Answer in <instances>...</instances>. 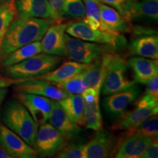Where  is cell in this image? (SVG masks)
Instances as JSON below:
<instances>
[{
  "label": "cell",
  "instance_id": "6da1fadb",
  "mask_svg": "<svg viewBox=\"0 0 158 158\" xmlns=\"http://www.w3.org/2000/svg\"><path fill=\"white\" fill-rule=\"evenodd\" d=\"M54 22L37 18L17 17L12 21L0 50V62L11 52L29 43L40 40Z\"/></svg>",
  "mask_w": 158,
  "mask_h": 158
},
{
  "label": "cell",
  "instance_id": "7a4b0ae2",
  "mask_svg": "<svg viewBox=\"0 0 158 158\" xmlns=\"http://www.w3.org/2000/svg\"><path fill=\"white\" fill-rule=\"evenodd\" d=\"M0 118L6 127L33 147L38 124L19 100L11 99L7 101L2 110Z\"/></svg>",
  "mask_w": 158,
  "mask_h": 158
},
{
  "label": "cell",
  "instance_id": "3957f363",
  "mask_svg": "<svg viewBox=\"0 0 158 158\" xmlns=\"http://www.w3.org/2000/svg\"><path fill=\"white\" fill-rule=\"evenodd\" d=\"M62 62V57L41 52L17 64L3 67V74L10 84L29 80L54 70Z\"/></svg>",
  "mask_w": 158,
  "mask_h": 158
},
{
  "label": "cell",
  "instance_id": "277c9868",
  "mask_svg": "<svg viewBox=\"0 0 158 158\" xmlns=\"http://www.w3.org/2000/svg\"><path fill=\"white\" fill-rule=\"evenodd\" d=\"M66 56L74 62L89 64L105 53L115 49L113 46L106 44L88 42L76 38L67 33L64 34Z\"/></svg>",
  "mask_w": 158,
  "mask_h": 158
},
{
  "label": "cell",
  "instance_id": "5b68a950",
  "mask_svg": "<svg viewBox=\"0 0 158 158\" xmlns=\"http://www.w3.org/2000/svg\"><path fill=\"white\" fill-rule=\"evenodd\" d=\"M127 68L128 62L125 59L114 53L105 74L100 92L104 95H109L135 84L134 80H130L127 76Z\"/></svg>",
  "mask_w": 158,
  "mask_h": 158
},
{
  "label": "cell",
  "instance_id": "8992f818",
  "mask_svg": "<svg viewBox=\"0 0 158 158\" xmlns=\"http://www.w3.org/2000/svg\"><path fill=\"white\" fill-rule=\"evenodd\" d=\"M67 143V138L46 122L38 126L33 148L38 156L48 157L56 155Z\"/></svg>",
  "mask_w": 158,
  "mask_h": 158
},
{
  "label": "cell",
  "instance_id": "52a82bcc",
  "mask_svg": "<svg viewBox=\"0 0 158 158\" xmlns=\"http://www.w3.org/2000/svg\"><path fill=\"white\" fill-rule=\"evenodd\" d=\"M65 32L70 36L88 42L106 44L116 48L126 43L124 37L122 35H113L100 29L92 28L84 21L70 23Z\"/></svg>",
  "mask_w": 158,
  "mask_h": 158
},
{
  "label": "cell",
  "instance_id": "ba28073f",
  "mask_svg": "<svg viewBox=\"0 0 158 158\" xmlns=\"http://www.w3.org/2000/svg\"><path fill=\"white\" fill-rule=\"evenodd\" d=\"M0 147L13 158H36L38 154L34 148L16 133L0 122Z\"/></svg>",
  "mask_w": 158,
  "mask_h": 158
},
{
  "label": "cell",
  "instance_id": "9c48e42d",
  "mask_svg": "<svg viewBox=\"0 0 158 158\" xmlns=\"http://www.w3.org/2000/svg\"><path fill=\"white\" fill-rule=\"evenodd\" d=\"M118 138L106 130L96 131L84 147V158H106L114 157Z\"/></svg>",
  "mask_w": 158,
  "mask_h": 158
},
{
  "label": "cell",
  "instance_id": "30bf717a",
  "mask_svg": "<svg viewBox=\"0 0 158 158\" xmlns=\"http://www.w3.org/2000/svg\"><path fill=\"white\" fill-rule=\"evenodd\" d=\"M13 85H14L15 92L37 94L46 97L55 101H59L70 95L57 87L55 83L40 79L20 81L14 82Z\"/></svg>",
  "mask_w": 158,
  "mask_h": 158
},
{
  "label": "cell",
  "instance_id": "8fae6325",
  "mask_svg": "<svg viewBox=\"0 0 158 158\" xmlns=\"http://www.w3.org/2000/svg\"><path fill=\"white\" fill-rule=\"evenodd\" d=\"M15 98L28 110L38 126L48 121L54 100L46 97L23 92H16Z\"/></svg>",
  "mask_w": 158,
  "mask_h": 158
},
{
  "label": "cell",
  "instance_id": "7c38bea8",
  "mask_svg": "<svg viewBox=\"0 0 158 158\" xmlns=\"http://www.w3.org/2000/svg\"><path fill=\"white\" fill-rule=\"evenodd\" d=\"M149 136L135 133L118 138L114 157L116 158H141L152 141Z\"/></svg>",
  "mask_w": 158,
  "mask_h": 158
},
{
  "label": "cell",
  "instance_id": "4fadbf2b",
  "mask_svg": "<svg viewBox=\"0 0 158 158\" xmlns=\"http://www.w3.org/2000/svg\"><path fill=\"white\" fill-rule=\"evenodd\" d=\"M100 91L86 88L81 95L84 102V117L86 128L94 131L102 129V118L100 107Z\"/></svg>",
  "mask_w": 158,
  "mask_h": 158
},
{
  "label": "cell",
  "instance_id": "5bb4252c",
  "mask_svg": "<svg viewBox=\"0 0 158 158\" xmlns=\"http://www.w3.org/2000/svg\"><path fill=\"white\" fill-rule=\"evenodd\" d=\"M69 23H54L40 40L42 52L58 56H66L64 34Z\"/></svg>",
  "mask_w": 158,
  "mask_h": 158
},
{
  "label": "cell",
  "instance_id": "9a60e30c",
  "mask_svg": "<svg viewBox=\"0 0 158 158\" xmlns=\"http://www.w3.org/2000/svg\"><path fill=\"white\" fill-rule=\"evenodd\" d=\"M17 17L37 18L60 23L48 0H15Z\"/></svg>",
  "mask_w": 158,
  "mask_h": 158
},
{
  "label": "cell",
  "instance_id": "2e32d148",
  "mask_svg": "<svg viewBox=\"0 0 158 158\" xmlns=\"http://www.w3.org/2000/svg\"><path fill=\"white\" fill-rule=\"evenodd\" d=\"M141 91L140 86L135 83L126 89L109 94L103 100L105 109L110 115L117 117L137 100Z\"/></svg>",
  "mask_w": 158,
  "mask_h": 158
},
{
  "label": "cell",
  "instance_id": "e0dca14e",
  "mask_svg": "<svg viewBox=\"0 0 158 158\" xmlns=\"http://www.w3.org/2000/svg\"><path fill=\"white\" fill-rule=\"evenodd\" d=\"M100 11L103 31L113 35H122V33L132 31L131 22L112 7L100 2Z\"/></svg>",
  "mask_w": 158,
  "mask_h": 158
},
{
  "label": "cell",
  "instance_id": "ac0fdd59",
  "mask_svg": "<svg viewBox=\"0 0 158 158\" xmlns=\"http://www.w3.org/2000/svg\"><path fill=\"white\" fill-rule=\"evenodd\" d=\"M122 15L127 21L147 20L157 21L158 19V0H141L128 3Z\"/></svg>",
  "mask_w": 158,
  "mask_h": 158
},
{
  "label": "cell",
  "instance_id": "d6986e66",
  "mask_svg": "<svg viewBox=\"0 0 158 158\" xmlns=\"http://www.w3.org/2000/svg\"><path fill=\"white\" fill-rule=\"evenodd\" d=\"M113 54L112 51L105 53L101 56L89 63L83 70V80L86 87L101 90L105 74Z\"/></svg>",
  "mask_w": 158,
  "mask_h": 158
},
{
  "label": "cell",
  "instance_id": "ffe728a7",
  "mask_svg": "<svg viewBox=\"0 0 158 158\" xmlns=\"http://www.w3.org/2000/svg\"><path fill=\"white\" fill-rule=\"evenodd\" d=\"M158 112V107L138 108L135 107L132 110H124L110 126L113 131H121L133 127L141 123L150 116L156 115Z\"/></svg>",
  "mask_w": 158,
  "mask_h": 158
},
{
  "label": "cell",
  "instance_id": "44dd1931",
  "mask_svg": "<svg viewBox=\"0 0 158 158\" xmlns=\"http://www.w3.org/2000/svg\"><path fill=\"white\" fill-rule=\"evenodd\" d=\"M127 62L133 70V80L136 84L146 85L152 78L158 76L157 59L133 56Z\"/></svg>",
  "mask_w": 158,
  "mask_h": 158
},
{
  "label": "cell",
  "instance_id": "7402d4cb",
  "mask_svg": "<svg viewBox=\"0 0 158 158\" xmlns=\"http://www.w3.org/2000/svg\"><path fill=\"white\" fill-rule=\"evenodd\" d=\"M48 121V123L60 132L68 141L73 138L81 131L80 126L70 120L58 102L55 100Z\"/></svg>",
  "mask_w": 158,
  "mask_h": 158
},
{
  "label": "cell",
  "instance_id": "603a6c76",
  "mask_svg": "<svg viewBox=\"0 0 158 158\" xmlns=\"http://www.w3.org/2000/svg\"><path fill=\"white\" fill-rule=\"evenodd\" d=\"M130 54L145 58L157 59L158 37L157 34L140 35L130 41L128 45Z\"/></svg>",
  "mask_w": 158,
  "mask_h": 158
},
{
  "label": "cell",
  "instance_id": "cb8c5ba5",
  "mask_svg": "<svg viewBox=\"0 0 158 158\" xmlns=\"http://www.w3.org/2000/svg\"><path fill=\"white\" fill-rule=\"evenodd\" d=\"M88 64H89L74 62V61L65 62L59 68H56L45 74L31 79H40V80L48 81L57 84L81 72L88 66Z\"/></svg>",
  "mask_w": 158,
  "mask_h": 158
},
{
  "label": "cell",
  "instance_id": "d4e9b609",
  "mask_svg": "<svg viewBox=\"0 0 158 158\" xmlns=\"http://www.w3.org/2000/svg\"><path fill=\"white\" fill-rule=\"evenodd\" d=\"M57 102L70 120L80 127L85 126L84 102L81 94H70Z\"/></svg>",
  "mask_w": 158,
  "mask_h": 158
},
{
  "label": "cell",
  "instance_id": "484cf974",
  "mask_svg": "<svg viewBox=\"0 0 158 158\" xmlns=\"http://www.w3.org/2000/svg\"><path fill=\"white\" fill-rule=\"evenodd\" d=\"M41 52H42V47H41L40 40L35 41L23 45L11 52L0 62V65L2 68H3V67L17 64Z\"/></svg>",
  "mask_w": 158,
  "mask_h": 158
},
{
  "label": "cell",
  "instance_id": "4316f807",
  "mask_svg": "<svg viewBox=\"0 0 158 158\" xmlns=\"http://www.w3.org/2000/svg\"><path fill=\"white\" fill-rule=\"evenodd\" d=\"M15 15V0H0V50L6 33Z\"/></svg>",
  "mask_w": 158,
  "mask_h": 158
},
{
  "label": "cell",
  "instance_id": "83f0119b",
  "mask_svg": "<svg viewBox=\"0 0 158 158\" xmlns=\"http://www.w3.org/2000/svg\"><path fill=\"white\" fill-rule=\"evenodd\" d=\"M138 133L149 136L150 138H157L158 136V118L157 114L150 116L141 123L133 127L124 130L122 136H127Z\"/></svg>",
  "mask_w": 158,
  "mask_h": 158
},
{
  "label": "cell",
  "instance_id": "f1b7e54d",
  "mask_svg": "<svg viewBox=\"0 0 158 158\" xmlns=\"http://www.w3.org/2000/svg\"><path fill=\"white\" fill-rule=\"evenodd\" d=\"M85 2V14L84 22L92 28L102 31L100 18V2L98 0H83Z\"/></svg>",
  "mask_w": 158,
  "mask_h": 158
},
{
  "label": "cell",
  "instance_id": "f546056e",
  "mask_svg": "<svg viewBox=\"0 0 158 158\" xmlns=\"http://www.w3.org/2000/svg\"><path fill=\"white\" fill-rule=\"evenodd\" d=\"M83 70L68 79L57 83L56 86L68 94H81L87 88L83 80Z\"/></svg>",
  "mask_w": 158,
  "mask_h": 158
},
{
  "label": "cell",
  "instance_id": "4dcf8cb0",
  "mask_svg": "<svg viewBox=\"0 0 158 158\" xmlns=\"http://www.w3.org/2000/svg\"><path fill=\"white\" fill-rule=\"evenodd\" d=\"M64 15L75 19H83L85 14V6L81 0H63Z\"/></svg>",
  "mask_w": 158,
  "mask_h": 158
},
{
  "label": "cell",
  "instance_id": "1f68e13d",
  "mask_svg": "<svg viewBox=\"0 0 158 158\" xmlns=\"http://www.w3.org/2000/svg\"><path fill=\"white\" fill-rule=\"evenodd\" d=\"M85 143H70L64 146L58 153V158H84Z\"/></svg>",
  "mask_w": 158,
  "mask_h": 158
},
{
  "label": "cell",
  "instance_id": "d6a6232c",
  "mask_svg": "<svg viewBox=\"0 0 158 158\" xmlns=\"http://www.w3.org/2000/svg\"><path fill=\"white\" fill-rule=\"evenodd\" d=\"M138 100L135 103V107L152 108L158 107V100L149 94L144 93L141 97H138Z\"/></svg>",
  "mask_w": 158,
  "mask_h": 158
},
{
  "label": "cell",
  "instance_id": "836d02e7",
  "mask_svg": "<svg viewBox=\"0 0 158 158\" xmlns=\"http://www.w3.org/2000/svg\"><path fill=\"white\" fill-rule=\"evenodd\" d=\"M158 157V138H153L141 158H157Z\"/></svg>",
  "mask_w": 158,
  "mask_h": 158
},
{
  "label": "cell",
  "instance_id": "e575fe53",
  "mask_svg": "<svg viewBox=\"0 0 158 158\" xmlns=\"http://www.w3.org/2000/svg\"><path fill=\"white\" fill-rule=\"evenodd\" d=\"M98 1L100 2L106 4V5H109L110 7H114L122 15L124 7L128 3L135 1V0H98Z\"/></svg>",
  "mask_w": 158,
  "mask_h": 158
},
{
  "label": "cell",
  "instance_id": "d590c367",
  "mask_svg": "<svg viewBox=\"0 0 158 158\" xmlns=\"http://www.w3.org/2000/svg\"><path fill=\"white\" fill-rule=\"evenodd\" d=\"M48 2L59 21H62L64 16L63 0H48Z\"/></svg>",
  "mask_w": 158,
  "mask_h": 158
},
{
  "label": "cell",
  "instance_id": "8d00e7d4",
  "mask_svg": "<svg viewBox=\"0 0 158 158\" xmlns=\"http://www.w3.org/2000/svg\"><path fill=\"white\" fill-rule=\"evenodd\" d=\"M145 94H149L158 100V76L152 78L147 84Z\"/></svg>",
  "mask_w": 158,
  "mask_h": 158
},
{
  "label": "cell",
  "instance_id": "74e56055",
  "mask_svg": "<svg viewBox=\"0 0 158 158\" xmlns=\"http://www.w3.org/2000/svg\"><path fill=\"white\" fill-rule=\"evenodd\" d=\"M10 82L8 78H0V106L2 103L4 99L7 92V86H10Z\"/></svg>",
  "mask_w": 158,
  "mask_h": 158
},
{
  "label": "cell",
  "instance_id": "f35d334b",
  "mask_svg": "<svg viewBox=\"0 0 158 158\" xmlns=\"http://www.w3.org/2000/svg\"><path fill=\"white\" fill-rule=\"evenodd\" d=\"M0 158H13L2 147H0Z\"/></svg>",
  "mask_w": 158,
  "mask_h": 158
},
{
  "label": "cell",
  "instance_id": "ab89813d",
  "mask_svg": "<svg viewBox=\"0 0 158 158\" xmlns=\"http://www.w3.org/2000/svg\"><path fill=\"white\" fill-rule=\"evenodd\" d=\"M0 78H1V77H0Z\"/></svg>",
  "mask_w": 158,
  "mask_h": 158
}]
</instances>
